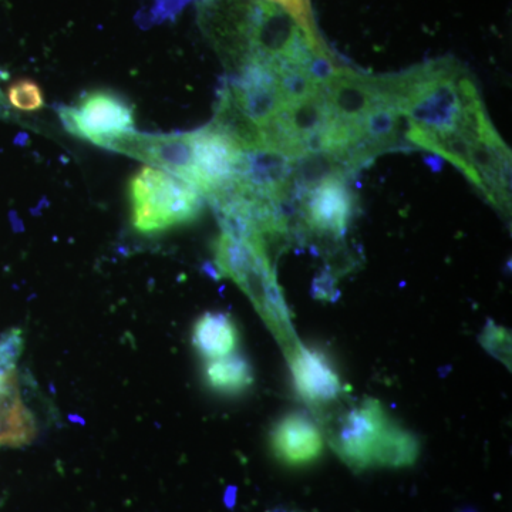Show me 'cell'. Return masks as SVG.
Here are the masks:
<instances>
[{
  "instance_id": "cell-11",
  "label": "cell",
  "mask_w": 512,
  "mask_h": 512,
  "mask_svg": "<svg viewBox=\"0 0 512 512\" xmlns=\"http://www.w3.org/2000/svg\"><path fill=\"white\" fill-rule=\"evenodd\" d=\"M32 433V420L16 396V390L0 397V446L26 443Z\"/></svg>"
},
{
  "instance_id": "cell-2",
  "label": "cell",
  "mask_w": 512,
  "mask_h": 512,
  "mask_svg": "<svg viewBox=\"0 0 512 512\" xmlns=\"http://www.w3.org/2000/svg\"><path fill=\"white\" fill-rule=\"evenodd\" d=\"M133 225L143 234L188 224L201 214L200 190L156 167H144L130 181Z\"/></svg>"
},
{
  "instance_id": "cell-10",
  "label": "cell",
  "mask_w": 512,
  "mask_h": 512,
  "mask_svg": "<svg viewBox=\"0 0 512 512\" xmlns=\"http://www.w3.org/2000/svg\"><path fill=\"white\" fill-rule=\"evenodd\" d=\"M204 380L214 392L239 394L254 383V372L247 359L241 355H228L208 360L204 367Z\"/></svg>"
},
{
  "instance_id": "cell-4",
  "label": "cell",
  "mask_w": 512,
  "mask_h": 512,
  "mask_svg": "<svg viewBox=\"0 0 512 512\" xmlns=\"http://www.w3.org/2000/svg\"><path fill=\"white\" fill-rule=\"evenodd\" d=\"M59 116L69 133L100 147L134 131L133 107L119 94L106 90L86 94L76 106L60 107Z\"/></svg>"
},
{
  "instance_id": "cell-13",
  "label": "cell",
  "mask_w": 512,
  "mask_h": 512,
  "mask_svg": "<svg viewBox=\"0 0 512 512\" xmlns=\"http://www.w3.org/2000/svg\"><path fill=\"white\" fill-rule=\"evenodd\" d=\"M22 350V335L19 330H13L3 336L0 342V369L12 370Z\"/></svg>"
},
{
  "instance_id": "cell-5",
  "label": "cell",
  "mask_w": 512,
  "mask_h": 512,
  "mask_svg": "<svg viewBox=\"0 0 512 512\" xmlns=\"http://www.w3.org/2000/svg\"><path fill=\"white\" fill-rule=\"evenodd\" d=\"M103 147L167 171L197 188L192 131L191 133L164 134V136H151V134L130 131V133L111 138L103 144Z\"/></svg>"
},
{
  "instance_id": "cell-1",
  "label": "cell",
  "mask_w": 512,
  "mask_h": 512,
  "mask_svg": "<svg viewBox=\"0 0 512 512\" xmlns=\"http://www.w3.org/2000/svg\"><path fill=\"white\" fill-rule=\"evenodd\" d=\"M214 252L221 274L237 282L239 288L247 293L259 315L281 342L286 356L291 355L299 342L265 245L239 241L222 234L214 244Z\"/></svg>"
},
{
  "instance_id": "cell-8",
  "label": "cell",
  "mask_w": 512,
  "mask_h": 512,
  "mask_svg": "<svg viewBox=\"0 0 512 512\" xmlns=\"http://www.w3.org/2000/svg\"><path fill=\"white\" fill-rule=\"evenodd\" d=\"M271 440L279 460L295 467L306 466L319 458L325 444L316 424L298 413L279 421Z\"/></svg>"
},
{
  "instance_id": "cell-7",
  "label": "cell",
  "mask_w": 512,
  "mask_h": 512,
  "mask_svg": "<svg viewBox=\"0 0 512 512\" xmlns=\"http://www.w3.org/2000/svg\"><path fill=\"white\" fill-rule=\"evenodd\" d=\"M293 383L306 402L322 406L335 402L343 392L342 382L323 353L308 349L299 343L288 356Z\"/></svg>"
},
{
  "instance_id": "cell-9",
  "label": "cell",
  "mask_w": 512,
  "mask_h": 512,
  "mask_svg": "<svg viewBox=\"0 0 512 512\" xmlns=\"http://www.w3.org/2000/svg\"><path fill=\"white\" fill-rule=\"evenodd\" d=\"M239 333L234 320L221 312H208L195 322L192 345L208 360L232 355L237 349Z\"/></svg>"
},
{
  "instance_id": "cell-6",
  "label": "cell",
  "mask_w": 512,
  "mask_h": 512,
  "mask_svg": "<svg viewBox=\"0 0 512 512\" xmlns=\"http://www.w3.org/2000/svg\"><path fill=\"white\" fill-rule=\"evenodd\" d=\"M302 214L313 231L342 238L355 214V198L346 175H329L306 192L302 197Z\"/></svg>"
},
{
  "instance_id": "cell-12",
  "label": "cell",
  "mask_w": 512,
  "mask_h": 512,
  "mask_svg": "<svg viewBox=\"0 0 512 512\" xmlns=\"http://www.w3.org/2000/svg\"><path fill=\"white\" fill-rule=\"evenodd\" d=\"M484 348L488 352L493 353L498 359L507 363V353L510 355V336L507 335V330L491 326L484 330L483 339Z\"/></svg>"
},
{
  "instance_id": "cell-14",
  "label": "cell",
  "mask_w": 512,
  "mask_h": 512,
  "mask_svg": "<svg viewBox=\"0 0 512 512\" xmlns=\"http://www.w3.org/2000/svg\"><path fill=\"white\" fill-rule=\"evenodd\" d=\"M15 389V377L12 375V370L0 369V397L13 392Z\"/></svg>"
},
{
  "instance_id": "cell-3",
  "label": "cell",
  "mask_w": 512,
  "mask_h": 512,
  "mask_svg": "<svg viewBox=\"0 0 512 512\" xmlns=\"http://www.w3.org/2000/svg\"><path fill=\"white\" fill-rule=\"evenodd\" d=\"M394 426L382 404L366 399L340 421L332 446L353 470L382 466L384 448Z\"/></svg>"
}]
</instances>
